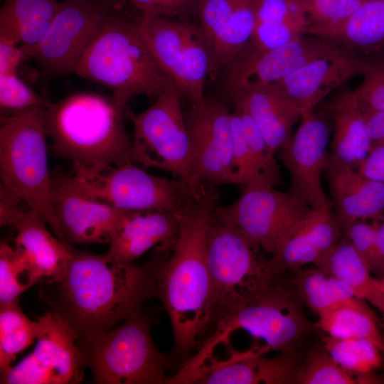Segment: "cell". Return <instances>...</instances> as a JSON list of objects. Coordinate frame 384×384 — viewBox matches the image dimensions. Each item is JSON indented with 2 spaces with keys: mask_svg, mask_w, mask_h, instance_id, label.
<instances>
[{
  "mask_svg": "<svg viewBox=\"0 0 384 384\" xmlns=\"http://www.w3.org/2000/svg\"><path fill=\"white\" fill-rule=\"evenodd\" d=\"M173 248L160 244L148 261L135 264L73 247L63 273L39 284V299L86 347L156 296L158 272Z\"/></svg>",
  "mask_w": 384,
  "mask_h": 384,
  "instance_id": "obj_1",
  "label": "cell"
},
{
  "mask_svg": "<svg viewBox=\"0 0 384 384\" xmlns=\"http://www.w3.org/2000/svg\"><path fill=\"white\" fill-rule=\"evenodd\" d=\"M215 188L179 215L175 246L157 275L156 296L166 309L174 334L172 363L180 368L213 329V287L206 253L208 225L218 206Z\"/></svg>",
  "mask_w": 384,
  "mask_h": 384,
  "instance_id": "obj_2",
  "label": "cell"
},
{
  "mask_svg": "<svg viewBox=\"0 0 384 384\" xmlns=\"http://www.w3.org/2000/svg\"><path fill=\"white\" fill-rule=\"evenodd\" d=\"M43 114L55 156L88 167L133 163L125 109L112 96L75 93L50 103Z\"/></svg>",
  "mask_w": 384,
  "mask_h": 384,
  "instance_id": "obj_3",
  "label": "cell"
},
{
  "mask_svg": "<svg viewBox=\"0 0 384 384\" xmlns=\"http://www.w3.org/2000/svg\"><path fill=\"white\" fill-rule=\"evenodd\" d=\"M118 7L108 14L73 73L110 88L116 103L126 109L132 97H157L174 84L152 54L139 21L128 19Z\"/></svg>",
  "mask_w": 384,
  "mask_h": 384,
  "instance_id": "obj_4",
  "label": "cell"
},
{
  "mask_svg": "<svg viewBox=\"0 0 384 384\" xmlns=\"http://www.w3.org/2000/svg\"><path fill=\"white\" fill-rule=\"evenodd\" d=\"M262 251L214 213L206 238L213 287V329L218 321L262 294L279 278Z\"/></svg>",
  "mask_w": 384,
  "mask_h": 384,
  "instance_id": "obj_5",
  "label": "cell"
},
{
  "mask_svg": "<svg viewBox=\"0 0 384 384\" xmlns=\"http://www.w3.org/2000/svg\"><path fill=\"white\" fill-rule=\"evenodd\" d=\"M44 108L32 107L1 117L0 185L18 196L55 233Z\"/></svg>",
  "mask_w": 384,
  "mask_h": 384,
  "instance_id": "obj_6",
  "label": "cell"
},
{
  "mask_svg": "<svg viewBox=\"0 0 384 384\" xmlns=\"http://www.w3.org/2000/svg\"><path fill=\"white\" fill-rule=\"evenodd\" d=\"M281 278L257 299L218 321L198 352L183 365V370L197 368L213 355L219 344L227 343L230 335L238 329L263 341L265 345L262 347L266 353L296 350L315 326L306 317L294 287L282 282Z\"/></svg>",
  "mask_w": 384,
  "mask_h": 384,
  "instance_id": "obj_7",
  "label": "cell"
},
{
  "mask_svg": "<svg viewBox=\"0 0 384 384\" xmlns=\"http://www.w3.org/2000/svg\"><path fill=\"white\" fill-rule=\"evenodd\" d=\"M181 96L173 85L141 113L127 106L125 114L133 125L132 160L145 167L170 172L186 181L201 198L208 187L198 180L193 171Z\"/></svg>",
  "mask_w": 384,
  "mask_h": 384,
  "instance_id": "obj_8",
  "label": "cell"
},
{
  "mask_svg": "<svg viewBox=\"0 0 384 384\" xmlns=\"http://www.w3.org/2000/svg\"><path fill=\"white\" fill-rule=\"evenodd\" d=\"M77 187L87 197L127 211H159L180 215L198 198L180 178L153 176L134 164L97 167L73 164Z\"/></svg>",
  "mask_w": 384,
  "mask_h": 384,
  "instance_id": "obj_9",
  "label": "cell"
},
{
  "mask_svg": "<svg viewBox=\"0 0 384 384\" xmlns=\"http://www.w3.org/2000/svg\"><path fill=\"white\" fill-rule=\"evenodd\" d=\"M149 319L136 313L80 348L98 384H166L171 356L155 346Z\"/></svg>",
  "mask_w": 384,
  "mask_h": 384,
  "instance_id": "obj_10",
  "label": "cell"
},
{
  "mask_svg": "<svg viewBox=\"0 0 384 384\" xmlns=\"http://www.w3.org/2000/svg\"><path fill=\"white\" fill-rule=\"evenodd\" d=\"M139 23L156 60L181 95L191 104L201 101L210 59L199 23L143 15Z\"/></svg>",
  "mask_w": 384,
  "mask_h": 384,
  "instance_id": "obj_11",
  "label": "cell"
},
{
  "mask_svg": "<svg viewBox=\"0 0 384 384\" xmlns=\"http://www.w3.org/2000/svg\"><path fill=\"white\" fill-rule=\"evenodd\" d=\"M313 210L274 187L242 186L238 198L228 206L218 205L215 215L272 255Z\"/></svg>",
  "mask_w": 384,
  "mask_h": 384,
  "instance_id": "obj_12",
  "label": "cell"
},
{
  "mask_svg": "<svg viewBox=\"0 0 384 384\" xmlns=\"http://www.w3.org/2000/svg\"><path fill=\"white\" fill-rule=\"evenodd\" d=\"M119 0H63L48 28L26 58L54 75L73 73L81 55Z\"/></svg>",
  "mask_w": 384,
  "mask_h": 384,
  "instance_id": "obj_13",
  "label": "cell"
},
{
  "mask_svg": "<svg viewBox=\"0 0 384 384\" xmlns=\"http://www.w3.org/2000/svg\"><path fill=\"white\" fill-rule=\"evenodd\" d=\"M34 350L4 375L1 384H75L87 366L75 332L50 311L38 318Z\"/></svg>",
  "mask_w": 384,
  "mask_h": 384,
  "instance_id": "obj_14",
  "label": "cell"
},
{
  "mask_svg": "<svg viewBox=\"0 0 384 384\" xmlns=\"http://www.w3.org/2000/svg\"><path fill=\"white\" fill-rule=\"evenodd\" d=\"M230 114L223 102L208 97L184 113L193 171L207 187L235 184Z\"/></svg>",
  "mask_w": 384,
  "mask_h": 384,
  "instance_id": "obj_15",
  "label": "cell"
},
{
  "mask_svg": "<svg viewBox=\"0 0 384 384\" xmlns=\"http://www.w3.org/2000/svg\"><path fill=\"white\" fill-rule=\"evenodd\" d=\"M338 46L316 36L302 35L265 52L245 46L223 69L225 87L233 102L249 90L275 84L314 59Z\"/></svg>",
  "mask_w": 384,
  "mask_h": 384,
  "instance_id": "obj_16",
  "label": "cell"
},
{
  "mask_svg": "<svg viewBox=\"0 0 384 384\" xmlns=\"http://www.w3.org/2000/svg\"><path fill=\"white\" fill-rule=\"evenodd\" d=\"M51 205L57 223L55 236L73 245L105 243L128 212L83 194L72 174L51 173Z\"/></svg>",
  "mask_w": 384,
  "mask_h": 384,
  "instance_id": "obj_17",
  "label": "cell"
},
{
  "mask_svg": "<svg viewBox=\"0 0 384 384\" xmlns=\"http://www.w3.org/2000/svg\"><path fill=\"white\" fill-rule=\"evenodd\" d=\"M302 122L278 157L290 176L289 193L314 210L332 208L321 182L330 132L327 122L313 110L304 114Z\"/></svg>",
  "mask_w": 384,
  "mask_h": 384,
  "instance_id": "obj_18",
  "label": "cell"
},
{
  "mask_svg": "<svg viewBox=\"0 0 384 384\" xmlns=\"http://www.w3.org/2000/svg\"><path fill=\"white\" fill-rule=\"evenodd\" d=\"M261 346L244 352L230 349L224 360L213 356L193 370L171 378L172 384H292L301 364L296 350L265 357Z\"/></svg>",
  "mask_w": 384,
  "mask_h": 384,
  "instance_id": "obj_19",
  "label": "cell"
},
{
  "mask_svg": "<svg viewBox=\"0 0 384 384\" xmlns=\"http://www.w3.org/2000/svg\"><path fill=\"white\" fill-rule=\"evenodd\" d=\"M255 0H198L197 18L208 46L214 80L250 42Z\"/></svg>",
  "mask_w": 384,
  "mask_h": 384,
  "instance_id": "obj_20",
  "label": "cell"
},
{
  "mask_svg": "<svg viewBox=\"0 0 384 384\" xmlns=\"http://www.w3.org/2000/svg\"><path fill=\"white\" fill-rule=\"evenodd\" d=\"M365 60L338 46L275 83L303 114L313 110L332 91L362 74Z\"/></svg>",
  "mask_w": 384,
  "mask_h": 384,
  "instance_id": "obj_21",
  "label": "cell"
},
{
  "mask_svg": "<svg viewBox=\"0 0 384 384\" xmlns=\"http://www.w3.org/2000/svg\"><path fill=\"white\" fill-rule=\"evenodd\" d=\"M342 231L332 208L313 210L268 259L274 274L282 277L308 264L319 267L341 239Z\"/></svg>",
  "mask_w": 384,
  "mask_h": 384,
  "instance_id": "obj_22",
  "label": "cell"
},
{
  "mask_svg": "<svg viewBox=\"0 0 384 384\" xmlns=\"http://www.w3.org/2000/svg\"><path fill=\"white\" fill-rule=\"evenodd\" d=\"M331 206L343 236L356 221L378 220L384 214V183L338 165L327 156L324 170Z\"/></svg>",
  "mask_w": 384,
  "mask_h": 384,
  "instance_id": "obj_23",
  "label": "cell"
},
{
  "mask_svg": "<svg viewBox=\"0 0 384 384\" xmlns=\"http://www.w3.org/2000/svg\"><path fill=\"white\" fill-rule=\"evenodd\" d=\"M179 216L159 211H128L115 228L107 254L116 261L133 263L156 246L177 238Z\"/></svg>",
  "mask_w": 384,
  "mask_h": 384,
  "instance_id": "obj_24",
  "label": "cell"
},
{
  "mask_svg": "<svg viewBox=\"0 0 384 384\" xmlns=\"http://www.w3.org/2000/svg\"><path fill=\"white\" fill-rule=\"evenodd\" d=\"M334 122L329 158L334 163L356 169L372 145L367 116L359 108L353 90H342L322 106Z\"/></svg>",
  "mask_w": 384,
  "mask_h": 384,
  "instance_id": "obj_25",
  "label": "cell"
},
{
  "mask_svg": "<svg viewBox=\"0 0 384 384\" xmlns=\"http://www.w3.org/2000/svg\"><path fill=\"white\" fill-rule=\"evenodd\" d=\"M46 225L28 210L15 232L14 248L36 284L60 277L73 249L53 236Z\"/></svg>",
  "mask_w": 384,
  "mask_h": 384,
  "instance_id": "obj_26",
  "label": "cell"
},
{
  "mask_svg": "<svg viewBox=\"0 0 384 384\" xmlns=\"http://www.w3.org/2000/svg\"><path fill=\"white\" fill-rule=\"evenodd\" d=\"M235 102L250 113L274 154L290 141L293 127L303 115L277 84L249 90Z\"/></svg>",
  "mask_w": 384,
  "mask_h": 384,
  "instance_id": "obj_27",
  "label": "cell"
},
{
  "mask_svg": "<svg viewBox=\"0 0 384 384\" xmlns=\"http://www.w3.org/2000/svg\"><path fill=\"white\" fill-rule=\"evenodd\" d=\"M363 59L384 54V0H365L345 20L313 35Z\"/></svg>",
  "mask_w": 384,
  "mask_h": 384,
  "instance_id": "obj_28",
  "label": "cell"
},
{
  "mask_svg": "<svg viewBox=\"0 0 384 384\" xmlns=\"http://www.w3.org/2000/svg\"><path fill=\"white\" fill-rule=\"evenodd\" d=\"M60 4L57 0H5L0 9V37L23 48L33 46L48 28Z\"/></svg>",
  "mask_w": 384,
  "mask_h": 384,
  "instance_id": "obj_29",
  "label": "cell"
},
{
  "mask_svg": "<svg viewBox=\"0 0 384 384\" xmlns=\"http://www.w3.org/2000/svg\"><path fill=\"white\" fill-rule=\"evenodd\" d=\"M318 267L326 274L348 284L356 297L369 302L384 317V287L382 281L373 277L346 238L343 237L339 240Z\"/></svg>",
  "mask_w": 384,
  "mask_h": 384,
  "instance_id": "obj_30",
  "label": "cell"
},
{
  "mask_svg": "<svg viewBox=\"0 0 384 384\" xmlns=\"http://www.w3.org/2000/svg\"><path fill=\"white\" fill-rule=\"evenodd\" d=\"M363 302L339 305L319 314L314 326L335 338L369 339L384 353V336L374 314Z\"/></svg>",
  "mask_w": 384,
  "mask_h": 384,
  "instance_id": "obj_31",
  "label": "cell"
},
{
  "mask_svg": "<svg viewBox=\"0 0 384 384\" xmlns=\"http://www.w3.org/2000/svg\"><path fill=\"white\" fill-rule=\"evenodd\" d=\"M324 348L343 368L358 375V383H373V372L382 365L380 349L367 338L321 336Z\"/></svg>",
  "mask_w": 384,
  "mask_h": 384,
  "instance_id": "obj_32",
  "label": "cell"
},
{
  "mask_svg": "<svg viewBox=\"0 0 384 384\" xmlns=\"http://www.w3.org/2000/svg\"><path fill=\"white\" fill-rule=\"evenodd\" d=\"M38 319L32 321L17 304L0 306V373H7L18 354L37 338Z\"/></svg>",
  "mask_w": 384,
  "mask_h": 384,
  "instance_id": "obj_33",
  "label": "cell"
},
{
  "mask_svg": "<svg viewBox=\"0 0 384 384\" xmlns=\"http://www.w3.org/2000/svg\"><path fill=\"white\" fill-rule=\"evenodd\" d=\"M36 284L15 250L0 245V306L17 304L23 292Z\"/></svg>",
  "mask_w": 384,
  "mask_h": 384,
  "instance_id": "obj_34",
  "label": "cell"
},
{
  "mask_svg": "<svg viewBox=\"0 0 384 384\" xmlns=\"http://www.w3.org/2000/svg\"><path fill=\"white\" fill-rule=\"evenodd\" d=\"M357 379L323 348L311 349L300 365L296 384H356Z\"/></svg>",
  "mask_w": 384,
  "mask_h": 384,
  "instance_id": "obj_35",
  "label": "cell"
},
{
  "mask_svg": "<svg viewBox=\"0 0 384 384\" xmlns=\"http://www.w3.org/2000/svg\"><path fill=\"white\" fill-rule=\"evenodd\" d=\"M233 103L240 114L247 142L265 183L271 187L279 185L282 177L275 154L270 149L261 131L250 113L238 102Z\"/></svg>",
  "mask_w": 384,
  "mask_h": 384,
  "instance_id": "obj_36",
  "label": "cell"
},
{
  "mask_svg": "<svg viewBox=\"0 0 384 384\" xmlns=\"http://www.w3.org/2000/svg\"><path fill=\"white\" fill-rule=\"evenodd\" d=\"M230 118L235 184L245 187L268 186L252 154L244 133L240 114L236 107L231 112Z\"/></svg>",
  "mask_w": 384,
  "mask_h": 384,
  "instance_id": "obj_37",
  "label": "cell"
},
{
  "mask_svg": "<svg viewBox=\"0 0 384 384\" xmlns=\"http://www.w3.org/2000/svg\"><path fill=\"white\" fill-rule=\"evenodd\" d=\"M290 283L300 300L318 315L336 306L329 287L327 274L321 268H301L294 272Z\"/></svg>",
  "mask_w": 384,
  "mask_h": 384,
  "instance_id": "obj_38",
  "label": "cell"
},
{
  "mask_svg": "<svg viewBox=\"0 0 384 384\" xmlns=\"http://www.w3.org/2000/svg\"><path fill=\"white\" fill-rule=\"evenodd\" d=\"M365 0H302L307 19L304 35H313L349 17Z\"/></svg>",
  "mask_w": 384,
  "mask_h": 384,
  "instance_id": "obj_39",
  "label": "cell"
},
{
  "mask_svg": "<svg viewBox=\"0 0 384 384\" xmlns=\"http://www.w3.org/2000/svg\"><path fill=\"white\" fill-rule=\"evenodd\" d=\"M364 60L363 80L353 92L367 115L384 111V54Z\"/></svg>",
  "mask_w": 384,
  "mask_h": 384,
  "instance_id": "obj_40",
  "label": "cell"
},
{
  "mask_svg": "<svg viewBox=\"0 0 384 384\" xmlns=\"http://www.w3.org/2000/svg\"><path fill=\"white\" fill-rule=\"evenodd\" d=\"M306 26L302 21L257 22L246 46L257 52L277 48L304 35Z\"/></svg>",
  "mask_w": 384,
  "mask_h": 384,
  "instance_id": "obj_41",
  "label": "cell"
},
{
  "mask_svg": "<svg viewBox=\"0 0 384 384\" xmlns=\"http://www.w3.org/2000/svg\"><path fill=\"white\" fill-rule=\"evenodd\" d=\"M50 102L33 92L16 74H0V107L11 114ZM9 114V115H10Z\"/></svg>",
  "mask_w": 384,
  "mask_h": 384,
  "instance_id": "obj_42",
  "label": "cell"
},
{
  "mask_svg": "<svg viewBox=\"0 0 384 384\" xmlns=\"http://www.w3.org/2000/svg\"><path fill=\"white\" fill-rule=\"evenodd\" d=\"M143 16L188 20L197 16L198 0H128Z\"/></svg>",
  "mask_w": 384,
  "mask_h": 384,
  "instance_id": "obj_43",
  "label": "cell"
},
{
  "mask_svg": "<svg viewBox=\"0 0 384 384\" xmlns=\"http://www.w3.org/2000/svg\"><path fill=\"white\" fill-rule=\"evenodd\" d=\"M257 22L302 21L307 23L302 0H255Z\"/></svg>",
  "mask_w": 384,
  "mask_h": 384,
  "instance_id": "obj_44",
  "label": "cell"
},
{
  "mask_svg": "<svg viewBox=\"0 0 384 384\" xmlns=\"http://www.w3.org/2000/svg\"><path fill=\"white\" fill-rule=\"evenodd\" d=\"M378 220L369 224L358 220L348 230L346 238L370 271L375 250L376 231Z\"/></svg>",
  "mask_w": 384,
  "mask_h": 384,
  "instance_id": "obj_45",
  "label": "cell"
},
{
  "mask_svg": "<svg viewBox=\"0 0 384 384\" xmlns=\"http://www.w3.org/2000/svg\"><path fill=\"white\" fill-rule=\"evenodd\" d=\"M24 202L16 194L0 185V225L16 232L27 211Z\"/></svg>",
  "mask_w": 384,
  "mask_h": 384,
  "instance_id": "obj_46",
  "label": "cell"
},
{
  "mask_svg": "<svg viewBox=\"0 0 384 384\" xmlns=\"http://www.w3.org/2000/svg\"><path fill=\"white\" fill-rule=\"evenodd\" d=\"M26 58L18 43L0 37V74H16L18 65Z\"/></svg>",
  "mask_w": 384,
  "mask_h": 384,
  "instance_id": "obj_47",
  "label": "cell"
},
{
  "mask_svg": "<svg viewBox=\"0 0 384 384\" xmlns=\"http://www.w3.org/2000/svg\"><path fill=\"white\" fill-rule=\"evenodd\" d=\"M356 169L363 176L384 183V146L372 147Z\"/></svg>",
  "mask_w": 384,
  "mask_h": 384,
  "instance_id": "obj_48",
  "label": "cell"
},
{
  "mask_svg": "<svg viewBox=\"0 0 384 384\" xmlns=\"http://www.w3.org/2000/svg\"><path fill=\"white\" fill-rule=\"evenodd\" d=\"M370 272L380 279L384 275V214L378 219L375 256Z\"/></svg>",
  "mask_w": 384,
  "mask_h": 384,
  "instance_id": "obj_49",
  "label": "cell"
},
{
  "mask_svg": "<svg viewBox=\"0 0 384 384\" xmlns=\"http://www.w3.org/2000/svg\"><path fill=\"white\" fill-rule=\"evenodd\" d=\"M366 116L367 128L372 147L384 146V111Z\"/></svg>",
  "mask_w": 384,
  "mask_h": 384,
  "instance_id": "obj_50",
  "label": "cell"
},
{
  "mask_svg": "<svg viewBox=\"0 0 384 384\" xmlns=\"http://www.w3.org/2000/svg\"><path fill=\"white\" fill-rule=\"evenodd\" d=\"M380 279L382 281V283H383V287H384V275L380 278Z\"/></svg>",
  "mask_w": 384,
  "mask_h": 384,
  "instance_id": "obj_51",
  "label": "cell"
}]
</instances>
